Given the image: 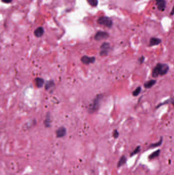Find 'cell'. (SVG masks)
<instances>
[{
	"mask_svg": "<svg viewBox=\"0 0 174 175\" xmlns=\"http://www.w3.org/2000/svg\"><path fill=\"white\" fill-rule=\"evenodd\" d=\"M109 36V34L107 32L99 31L96 33L94 38L96 41H101L107 38Z\"/></svg>",
	"mask_w": 174,
	"mask_h": 175,
	"instance_id": "obj_4",
	"label": "cell"
},
{
	"mask_svg": "<svg viewBox=\"0 0 174 175\" xmlns=\"http://www.w3.org/2000/svg\"><path fill=\"white\" fill-rule=\"evenodd\" d=\"M35 84L38 88H41L44 84V80L41 78H36L35 79Z\"/></svg>",
	"mask_w": 174,
	"mask_h": 175,
	"instance_id": "obj_15",
	"label": "cell"
},
{
	"mask_svg": "<svg viewBox=\"0 0 174 175\" xmlns=\"http://www.w3.org/2000/svg\"><path fill=\"white\" fill-rule=\"evenodd\" d=\"M168 70L169 66L167 64L158 63L153 69L152 75L154 78L159 76H163L165 75L168 72Z\"/></svg>",
	"mask_w": 174,
	"mask_h": 175,
	"instance_id": "obj_1",
	"label": "cell"
},
{
	"mask_svg": "<svg viewBox=\"0 0 174 175\" xmlns=\"http://www.w3.org/2000/svg\"><path fill=\"white\" fill-rule=\"evenodd\" d=\"M161 42V40L160 38H157V37H152L151 38L150 40L149 46L150 47L156 46L160 44Z\"/></svg>",
	"mask_w": 174,
	"mask_h": 175,
	"instance_id": "obj_9",
	"label": "cell"
},
{
	"mask_svg": "<svg viewBox=\"0 0 174 175\" xmlns=\"http://www.w3.org/2000/svg\"><path fill=\"white\" fill-rule=\"evenodd\" d=\"M173 14H174V6H173V8H172V10H171V13H170V15H173Z\"/></svg>",
	"mask_w": 174,
	"mask_h": 175,
	"instance_id": "obj_25",
	"label": "cell"
},
{
	"mask_svg": "<svg viewBox=\"0 0 174 175\" xmlns=\"http://www.w3.org/2000/svg\"><path fill=\"white\" fill-rule=\"evenodd\" d=\"M89 4L93 7H97L98 4V0H87Z\"/></svg>",
	"mask_w": 174,
	"mask_h": 175,
	"instance_id": "obj_18",
	"label": "cell"
},
{
	"mask_svg": "<svg viewBox=\"0 0 174 175\" xmlns=\"http://www.w3.org/2000/svg\"><path fill=\"white\" fill-rule=\"evenodd\" d=\"M140 149H141L140 146H137L133 151V152H132L131 154H130V156L132 157V156H134V155H135L138 154V153L140 152Z\"/></svg>",
	"mask_w": 174,
	"mask_h": 175,
	"instance_id": "obj_19",
	"label": "cell"
},
{
	"mask_svg": "<svg viewBox=\"0 0 174 175\" xmlns=\"http://www.w3.org/2000/svg\"><path fill=\"white\" fill-rule=\"evenodd\" d=\"M95 60L96 58L95 57H90L86 55L83 56L81 59V62L85 65H89L94 63L95 62Z\"/></svg>",
	"mask_w": 174,
	"mask_h": 175,
	"instance_id": "obj_6",
	"label": "cell"
},
{
	"mask_svg": "<svg viewBox=\"0 0 174 175\" xmlns=\"http://www.w3.org/2000/svg\"><path fill=\"white\" fill-rule=\"evenodd\" d=\"M44 29L42 27H37L34 31V34L35 36L37 37H41L43 33H44Z\"/></svg>",
	"mask_w": 174,
	"mask_h": 175,
	"instance_id": "obj_10",
	"label": "cell"
},
{
	"mask_svg": "<svg viewBox=\"0 0 174 175\" xmlns=\"http://www.w3.org/2000/svg\"><path fill=\"white\" fill-rule=\"evenodd\" d=\"M168 103H171L174 107V98H170L169 99L167 100Z\"/></svg>",
	"mask_w": 174,
	"mask_h": 175,
	"instance_id": "obj_23",
	"label": "cell"
},
{
	"mask_svg": "<svg viewBox=\"0 0 174 175\" xmlns=\"http://www.w3.org/2000/svg\"><path fill=\"white\" fill-rule=\"evenodd\" d=\"M160 149L156 150V151H155L153 153H152V154H151L149 155V156L148 158L150 160L155 159V158H156L159 156V155H160Z\"/></svg>",
	"mask_w": 174,
	"mask_h": 175,
	"instance_id": "obj_14",
	"label": "cell"
},
{
	"mask_svg": "<svg viewBox=\"0 0 174 175\" xmlns=\"http://www.w3.org/2000/svg\"><path fill=\"white\" fill-rule=\"evenodd\" d=\"M102 98V96L101 95H97V96L96 97V98H95V99L94 100L91 107L89 108V109L90 110V112H94L98 111L100 107V103Z\"/></svg>",
	"mask_w": 174,
	"mask_h": 175,
	"instance_id": "obj_3",
	"label": "cell"
},
{
	"mask_svg": "<svg viewBox=\"0 0 174 175\" xmlns=\"http://www.w3.org/2000/svg\"><path fill=\"white\" fill-rule=\"evenodd\" d=\"M156 83V81L154 80H150L147 82H146L144 84V87L146 89H149L151 88V87H153Z\"/></svg>",
	"mask_w": 174,
	"mask_h": 175,
	"instance_id": "obj_13",
	"label": "cell"
},
{
	"mask_svg": "<svg viewBox=\"0 0 174 175\" xmlns=\"http://www.w3.org/2000/svg\"><path fill=\"white\" fill-rule=\"evenodd\" d=\"M54 86H55V84H54V81L52 80L50 81H48L46 83V86H45V89L47 90H49L50 89H52L53 87H54Z\"/></svg>",
	"mask_w": 174,
	"mask_h": 175,
	"instance_id": "obj_16",
	"label": "cell"
},
{
	"mask_svg": "<svg viewBox=\"0 0 174 175\" xmlns=\"http://www.w3.org/2000/svg\"><path fill=\"white\" fill-rule=\"evenodd\" d=\"M144 56H141L139 58L138 62H139V63L140 64L143 63L144 62Z\"/></svg>",
	"mask_w": 174,
	"mask_h": 175,
	"instance_id": "obj_22",
	"label": "cell"
},
{
	"mask_svg": "<svg viewBox=\"0 0 174 175\" xmlns=\"http://www.w3.org/2000/svg\"><path fill=\"white\" fill-rule=\"evenodd\" d=\"M162 141H163L162 137H161L160 140H159L158 142H156V143H155L151 144L150 145V146H149V147H150V148H155V147L159 146H160V145L162 144Z\"/></svg>",
	"mask_w": 174,
	"mask_h": 175,
	"instance_id": "obj_17",
	"label": "cell"
},
{
	"mask_svg": "<svg viewBox=\"0 0 174 175\" xmlns=\"http://www.w3.org/2000/svg\"><path fill=\"white\" fill-rule=\"evenodd\" d=\"M51 114L50 112H48L46 114V118L44 121V124L46 127L49 128L51 126Z\"/></svg>",
	"mask_w": 174,
	"mask_h": 175,
	"instance_id": "obj_11",
	"label": "cell"
},
{
	"mask_svg": "<svg viewBox=\"0 0 174 175\" xmlns=\"http://www.w3.org/2000/svg\"><path fill=\"white\" fill-rule=\"evenodd\" d=\"M141 88L140 87H137L132 93V94L134 96H138L140 93L141 92Z\"/></svg>",
	"mask_w": 174,
	"mask_h": 175,
	"instance_id": "obj_20",
	"label": "cell"
},
{
	"mask_svg": "<svg viewBox=\"0 0 174 175\" xmlns=\"http://www.w3.org/2000/svg\"><path fill=\"white\" fill-rule=\"evenodd\" d=\"M12 0H2V2L6 4L10 3L12 2Z\"/></svg>",
	"mask_w": 174,
	"mask_h": 175,
	"instance_id": "obj_24",
	"label": "cell"
},
{
	"mask_svg": "<svg viewBox=\"0 0 174 175\" xmlns=\"http://www.w3.org/2000/svg\"><path fill=\"white\" fill-rule=\"evenodd\" d=\"M97 22L100 25H104L105 27L109 28H111L113 25V22L112 21V19L109 17L105 16L100 17L98 19Z\"/></svg>",
	"mask_w": 174,
	"mask_h": 175,
	"instance_id": "obj_2",
	"label": "cell"
},
{
	"mask_svg": "<svg viewBox=\"0 0 174 175\" xmlns=\"http://www.w3.org/2000/svg\"><path fill=\"white\" fill-rule=\"evenodd\" d=\"M157 8L160 11H164L166 7L165 0H156Z\"/></svg>",
	"mask_w": 174,
	"mask_h": 175,
	"instance_id": "obj_8",
	"label": "cell"
},
{
	"mask_svg": "<svg viewBox=\"0 0 174 175\" xmlns=\"http://www.w3.org/2000/svg\"><path fill=\"white\" fill-rule=\"evenodd\" d=\"M127 162V158L125 155H123L120 158L118 164H117V167L118 168L122 166L123 165H125Z\"/></svg>",
	"mask_w": 174,
	"mask_h": 175,
	"instance_id": "obj_12",
	"label": "cell"
},
{
	"mask_svg": "<svg viewBox=\"0 0 174 175\" xmlns=\"http://www.w3.org/2000/svg\"><path fill=\"white\" fill-rule=\"evenodd\" d=\"M119 132L117 130H114L113 132V137L115 139L118 138V137H119Z\"/></svg>",
	"mask_w": 174,
	"mask_h": 175,
	"instance_id": "obj_21",
	"label": "cell"
},
{
	"mask_svg": "<svg viewBox=\"0 0 174 175\" xmlns=\"http://www.w3.org/2000/svg\"><path fill=\"white\" fill-rule=\"evenodd\" d=\"M67 130L64 127H61L59 128L56 131V134L57 137L62 138L66 135Z\"/></svg>",
	"mask_w": 174,
	"mask_h": 175,
	"instance_id": "obj_7",
	"label": "cell"
},
{
	"mask_svg": "<svg viewBox=\"0 0 174 175\" xmlns=\"http://www.w3.org/2000/svg\"><path fill=\"white\" fill-rule=\"evenodd\" d=\"M101 51H100V55L101 56L107 55L109 52L110 49V44L105 42L101 46Z\"/></svg>",
	"mask_w": 174,
	"mask_h": 175,
	"instance_id": "obj_5",
	"label": "cell"
}]
</instances>
